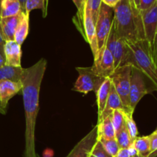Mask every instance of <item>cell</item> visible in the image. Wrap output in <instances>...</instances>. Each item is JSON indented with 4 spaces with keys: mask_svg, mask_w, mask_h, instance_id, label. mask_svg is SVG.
Segmentation results:
<instances>
[{
    "mask_svg": "<svg viewBox=\"0 0 157 157\" xmlns=\"http://www.w3.org/2000/svg\"><path fill=\"white\" fill-rule=\"evenodd\" d=\"M21 12L19 0H0V18L15 16Z\"/></svg>",
    "mask_w": 157,
    "mask_h": 157,
    "instance_id": "obj_20",
    "label": "cell"
},
{
    "mask_svg": "<svg viewBox=\"0 0 157 157\" xmlns=\"http://www.w3.org/2000/svg\"><path fill=\"white\" fill-rule=\"evenodd\" d=\"M5 64V58L2 55L0 54V67Z\"/></svg>",
    "mask_w": 157,
    "mask_h": 157,
    "instance_id": "obj_40",
    "label": "cell"
},
{
    "mask_svg": "<svg viewBox=\"0 0 157 157\" xmlns=\"http://www.w3.org/2000/svg\"><path fill=\"white\" fill-rule=\"evenodd\" d=\"M47 67V61L41 58L31 67L25 68L21 82L25 114V147L24 157H38L35 152V126L39 109V94Z\"/></svg>",
    "mask_w": 157,
    "mask_h": 157,
    "instance_id": "obj_1",
    "label": "cell"
},
{
    "mask_svg": "<svg viewBox=\"0 0 157 157\" xmlns=\"http://www.w3.org/2000/svg\"><path fill=\"white\" fill-rule=\"evenodd\" d=\"M149 138H150V151L153 152L157 150V131L155 130L153 133L149 135Z\"/></svg>",
    "mask_w": 157,
    "mask_h": 157,
    "instance_id": "obj_32",
    "label": "cell"
},
{
    "mask_svg": "<svg viewBox=\"0 0 157 157\" xmlns=\"http://www.w3.org/2000/svg\"><path fill=\"white\" fill-rule=\"evenodd\" d=\"M94 64L91 67L94 73L102 78H109L114 72V60L110 51L104 45L94 57Z\"/></svg>",
    "mask_w": 157,
    "mask_h": 157,
    "instance_id": "obj_10",
    "label": "cell"
},
{
    "mask_svg": "<svg viewBox=\"0 0 157 157\" xmlns=\"http://www.w3.org/2000/svg\"><path fill=\"white\" fill-rule=\"evenodd\" d=\"M133 113H125L124 112V121H125V125L127 130L129 132L130 137L133 140H134L138 136V129L134 120L133 118Z\"/></svg>",
    "mask_w": 157,
    "mask_h": 157,
    "instance_id": "obj_27",
    "label": "cell"
},
{
    "mask_svg": "<svg viewBox=\"0 0 157 157\" xmlns=\"http://www.w3.org/2000/svg\"><path fill=\"white\" fill-rule=\"evenodd\" d=\"M101 3H102L101 0H86V7L90 11L94 22H96Z\"/></svg>",
    "mask_w": 157,
    "mask_h": 157,
    "instance_id": "obj_29",
    "label": "cell"
},
{
    "mask_svg": "<svg viewBox=\"0 0 157 157\" xmlns=\"http://www.w3.org/2000/svg\"><path fill=\"white\" fill-rule=\"evenodd\" d=\"M6 44L4 38H3L2 33L1 29H0V54L4 57V46Z\"/></svg>",
    "mask_w": 157,
    "mask_h": 157,
    "instance_id": "obj_36",
    "label": "cell"
},
{
    "mask_svg": "<svg viewBox=\"0 0 157 157\" xmlns=\"http://www.w3.org/2000/svg\"><path fill=\"white\" fill-rule=\"evenodd\" d=\"M131 72L132 65L125 64L117 68L114 72L109 77L124 105L130 110H131L130 106V87Z\"/></svg>",
    "mask_w": 157,
    "mask_h": 157,
    "instance_id": "obj_4",
    "label": "cell"
},
{
    "mask_svg": "<svg viewBox=\"0 0 157 157\" xmlns=\"http://www.w3.org/2000/svg\"><path fill=\"white\" fill-rule=\"evenodd\" d=\"M72 1L75 3L77 9H78L77 22H75V25H77L78 29H79L81 34L84 35V25H83V23H84V10H85L86 0H72Z\"/></svg>",
    "mask_w": 157,
    "mask_h": 157,
    "instance_id": "obj_25",
    "label": "cell"
},
{
    "mask_svg": "<svg viewBox=\"0 0 157 157\" xmlns=\"http://www.w3.org/2000/svg\"><path fill=\"white\" fill-rule=\"evenodd\" d=\"M111 120L115 131H118L125 125L124 112L121 110H114L111 113Z\"/></svg>",
    "mask_w": 157,
    "mask_h": 157,
    "instance_id": "obj_28",
    "label": "cell"
},
{
    "mask_svg": "<svg viewBox=\"0 0 157 157\" xmlns=\"http://www.w3.org/2000/svg\"><path fill=\"white\" fill-rule=\"evenodd\" d=\"M129 48L126 64L137 68L151 84L152 89L157 91V66L153 61L145 40L133 43L127 42Z\"/></svg>",
    "mask_w": 157,
    "mask_h": 157,
    "instance_id": "obj_3",
    "label": "cell"
},
{
    "mask_svg": "<svg viewBox=\"0 0 157 157\" xmlns=\"http://www.w3.org/2000/svg\"><path fill=\"white\" fill-rule=\"evenodd\" d=\"M98 124V139H113L116 136V131L113 126L111 115L107 117Z\"/></svg>",
    "mask_w": 157,
    "mask_h": 157,
    "instance_id": "obj_21",
    "label": "cell"
},
{
    "mask_svg": "<svg viewBox=\"0 0 157 157\" xmlns=\"http://www.w3.org/2000/svg\"><path fill=\"white\" fill-rule=\"evenodd\" d=\"M157 0H140V12H143L144 11L150 9Z\"/></svg>",
    "mask_w": 157,
    "mask_h": 157,
    "instance_id": "obj_31",
    "label": "cell"
},
{
    "mask_svg": "<svg viewBox=\"0 0 157 157\" xmlns=\"http://www.w3.org/2000/svg\"><path fill=\"white\" fill-rule=\"evenodd\" d=\"M130 4L133 9V12L137 15H140V0H129Z\"/></svg>",
    "mask_w": 157,
    "mask_h": 157,
    "instance_id": "obj_33",
    "label": "cell"
},
{
    "mask_svg": "<svg viewBox=\"0 0 157 157\" xmlns=\"http://www.w3.org/2000/svg\"><path fill=\"white\" fill-rule=\"evenodd\" d=\"M98 140V124L76 144L66 157H89Z\"/></svg>",
    "mask_w": 157,
    "mask_h": 157,
    "instance_id": "obj_11",
    "label": "cell"
},
{
    "mask_svg": "<svg viewBox=\"0 0 157 157\" xmlns=\"http://www.w3.org/2000/svg\"><path fill=\"white\" fill-rule=\"evenodd\" d=\"M105 45L110 51L114 60L115 70L121 66L125 65L129 52L128 46L124 39L117 35L113 28V25Z\"/></svg>",
    "mask_w": 157,
    "mask_h": 157,
    "instance_id": "obj_8",
    "label": "cell"
},
{
    "mask_svg": "<svg viewBox=\"0 0 157 157\" xmlns=\"http://www.w3.org/2000/svg\"><path fill=\"white\" fill-rule=\"evenodd\" d=\"M21 55L22 52L21 45L14 40L6 41L4 46L5 64L14 67H21Z\"/></svg>",
    "mask_w": 157,
    "mask_h": 157,
    "instance_id": "obj_14",
    "label": "cell"
},
{
    "mask_svg": "<svg viewBox=\"0 0 157 157\" xmlns=\"http://www.w3.org/2000/svg\"><path fill=\"white\" fill-rule=\"evenodd\" d=\"M48 0H26L25 6V12L30 15V12L35 9H40L42 12L43 18L48 15Z\"/></svg>",
    "mask_w": 157,
    "mask_h": 157,
    "instance_id": "obj_23",
    "label": "cell"
},
{
    "mask_svg": "<svg viewBox=\"0 0 157 157\" xmlns=\"http://www.w3.org/2000/svg\"><path fill=\"white\" fill-rule=\"evenodd\" d=\"M115 157H130L127 149H120L119 152Z\"/></svg>",
    "mask_w": 157,
    "mask_h": 157,
    "instance_id": "obj_37",
    "label": "cell"
},
{
    "mask_svg": "<svg viewBox=\"0 0 157 157\" xmlns=\"http://www.w3.org/2000/svg\"><path fill=\"white\" fill-rule=\"evenodd\" d=\"M21 12L15 16L1 18L0 19V29L6 41L14 40L15 30L21 18Z\"/></svg>",
    "mask_w": 157,
    "mask_h": 157,
    "instance_id": "obj_16",
    "label": "cell"
},
{
    "mask_svg": "<svg viewBox=\"0 0 157 157\" xmlns=\"http://www.w3.org/2000/svg\"><path fill=\"white\" fill-rule=\"evenodd\" d=\"M0 19H1V18H0Z\"/></svg>",
    "mask_w": 157,
    "mask_h": 157,
    "instance_id": "obj_44",
    "label": "cell"
},
{
    "mask_svg": "<svg viewBox=\"0 0 157 157\" xmlns=\"http://www.w3.org/2000/svg\"><path fill=\"white\" fill-rule=\"evenodd\" d=\"M89 157H111L104 149L101 143L98 140L94 147L92 150Z\"/></svg>",
    "mask_w": 157,
    "mask_h": 157,
    "instance_id": "obj_30",
    "label": "cell"
},
{
    "mask_svg": "<svg viewBox=\"0 0 157 157\" xmlns=\"http://www.w3.org/2000/svg\"><path fill=\"white\" fill-rule=\"evenodd\" d=\"M156 131H157V128H156Z\"/></svg>",
    "mask_w": 157,
    "mask_h": 157,
    "instance_id": "obj_43",
    "label": "cell"
},
{
    "mask_svg": "<svg viewBox=\"0 0 157 157\" xmlns=\"http://www.w3.org/2000/svg\"><path fill=\"white\" fill-rule=\"evenodd\" d=\"M115 139L117 142L120 149H128L133 145V140L130 137L126 125L116 132Z\"/></svg>",
    "mask_w": 157,
    "mask_h": 157,
    "instance_id": "obj_24",
    "label": "cell"
},
{
    "mask_svg": "<svg viewBox=\"0 0 157 157\" xmlns=\"http://www.w3.org/2000/svg\"><path fill=\"white\" fill-rule=\"evenodd\" d=\"M152 58H153L155 64H156L157 66V32L156 34V36H155V38H154V42H153V52H152Z\"/></svg>",
    "mask_w": 157,
    "mask_h": 157,
    "instance_id": "obj_34",
    "label": "cell"
},
{
    "mask_svg": "<svg viewBox=\"0 0 157 157\" xmlns=\"http://www.w3.org/2000/svg\"><path fill=\"white\" fill-rule=\"evenodd\" d=\"M113 10V28L120 38L128 43L144 40L141 16L133 12L129 0H121Z\"/></svg>",
    "mask_w": 157,
    "mask_h": 157,
    "instance_id": "obj_2",
    "label": "cell"
},
{
    "mask_svg": "<svg viewBox=\"0 0 157 157\" xmlns=\"http://www.w3.org/2000/svg\"><path fill=\"white\" fill-rule=\"evenodd\" d=\"M0 113H2V114H6V108L3 107L1 103V101H0Z\"/></svg>",
    "mask_w": 157,
    "mask_h": 157,
    "instance_id": "obj_38",
    "label": "cell"
},
{
    "mask_svg": "<svg viewBox=\"0 0 157 157\" xmlns=\"http://www.w3.org/2000/svg\"><path fill=\"white\" fill-rule=\"evenodd\" d=\"M133 146L136 149L137 154L143 157H148L150 154V141L149 136H137L133 140Z\"/></svg>",
    "mask_w": 157,
    "mask_h": 157,
    "instance_id": "obj_22",
    "label": "cell"
},
{
    "mask_svg": "<svg viewBox=\"0 0 157 157\" xmlns=\"http://www.w3.org/2000/svg\"><path fill=\"white\" fill-rule=\"evenodd\" d=\"M29 14L21 12V18L16 28L14 36V41L21 46L29 35Z\"/></svg>",
    "mask_w": 157,
    "mask_h": 157,
    "instance_id": "obj_18",
    "label": "cell"
},
{
    "mask_svg": "<svg viewBox=\"0 0 157 157\" xmlns=\"http://www.w3.org/2000/svg\"><path fill=\"white\" fill-rule=\"evenodd\" d=\"M83 25H84V38L90 44V49H91L94 58L99 52L96 28H95V22L94 21L93 17L88 9L86 7V6L85 10H84Z\"/></svg>",
    "mask_w": 157,
    "mask_h": 157,
    "instance_id": "obj_12",
    "label": "cell"
},
{
    "mask_svg": "<svg viewBox=\"0 0 157 157\" xmlns=\"http://www.w3.org/2000/svg\"><path fill=\"white\" fill-rule=\"evenodd\" d=\"M76 70L79 73V76L72 90L74 91L79 92L84 94H87L89 92L91 91H94L96 94L99 87L105 80V78L98 76L96 74L94 73L91 67H77Z\"/></svg>",
    "mask_w": 157,
    "mask_h": 157,
    "instance_id": "obj_5",
    "label": "cell"
},
{
    "mask_svg": "<svg viewBox=\"0 0 157 157\" xmlns=\"http://www.w3.org/2000/svg\"><path fill=\"white\" fill-rule=\"evenodd\" d=\"M113 10L112 8L101 3L99 13L95 22L97 38L99 50L102 48L107 42V38L111 31L113 25Z\"/></svg>",
    "mask_w": 157,
    "mask_h": 157,
    "instance_id": "obj_6",
    "label": "cell"
},
{
    "mask_svg": "<svg viewBox=\"0 0 157 157\" xmlns=\"http://www.w3.org/2000/svg\"><path fill=\"white\" fill-rule=\"evenodd\" d=\"M146 79L147 78L137 68L132 66L130 87V109L133 112L140 100L146 94L151 92L147 87Z\"/></svg>",
    "mask_w": 157,
    "mask_h": 157,
    "instance_id": "obj_7",
    "label": "cell"
},
{
    "mask_svg": "<svg viewBox=\"0 0 157 157\" xmlns=\"http://www.w3.org/2000/svg\"><path fill=\"white\" fill-rule=\"evenodd\" d=\"M114 110H122V111L125 112V113H128V112L134 113V112L128 110V109L124 105L123 102L121 101V98L119 97L118 94L117 93L114 87H113V84H112L111 87H110V94H109L108 98H107V103H106V106L105 107H104V110H103L101 115L98 117V123H100L102 120H104V118L111 115L112 112Z\"/></svg>",
    "mask_w": 157,
    "mask_h": 157,
    "instance_id": "obj_13",
    "label": "cell"
},
{
    "mask_svg": "<svg viewBox=\"0 0 157 157\" xmlns=\"http://www.w3.org/2000/svg\"><path fill=\"white\" fill-rule=\"evenodd\" d=\"M98 141L103 146L105 151L111 157H115L120 150L116 139H98Z\"/></svg>",
    "mask_w": 157,
    "mask_h": 157,
    "instance_id": "obj_26",
    "label": "cell"
},
{
    "mask_svg": "<svg viewBox=\"0 0 157 157\" xmlns=\"http://www.w3.org/2000/svg\"><path fill=\"white\" fill-rule=\"evenodd\" d=\"M112 83L110 78H105L104 82L98 89V92L95 94L97 97V104H98V117L101 115L104 107L106 106L107 98H108L109 94H110V87H111Z\"/></svg>",
    "mask_w": 157,
    "mask_h": 157,
    "instance_id": "obj_19",
    "label": "cell"
},
{
    "mask_svg": "<svg viewBox=\"0 0 157 157\" xmlns=\"http://www.w3.org/2000/svg\"><path fill=\"white\" fill-rule=\"evenodd\" d=\"M19 2H20V4H21L22 12H25V6L26 0H19Z\"/></svg>",
    "mask_w": 157,
    "mask_h": 157,
    "instance_id": "obj_39",
    "label": "cell"
},
{
    "mask_svg": "<svg viewBox=\"0 0 157 157\" xmlns=\"http://www.w3.org/2000/svg\"><path fill=\"white\" fill-rule=\"evenodd\" d=\"M134 157H143V156H139V155H138V154H136Z\"/></svg>",
    "mask_w": 157,
    "mask_h": 157,
    "instance_id": "obj_42",
    "label": "cell"
},
{
    "mask_svg": "<svg viewBox=\"0 0 157 157\" xmlns=\"http://www.w3.org/2000/svg\"><path fill=\"white\" fill-rule=\"evenodd\" d=\"M144 40L147 41L152 55L153 42L157 32V1L150 9L140 12Z\"/></svg>",
    "mask_w": 157,
    "mask_h": 157,
    "instance_id": "obj_9",
    "label": "cell"
},
{
    "mask_svg": "<svg viewBox=\"0 0 157 157\" xmlns=\"http://www.w3.org/2000/svg\"><path fill=\"white\" fill-rule=\"evenodd\" d=\"M25 68L22 67L4 64L0 67V81H11L13 82H20L22 78Z\"/></svg>",
    "mask_w": 157,
    "mask_h": 157,
    "instance_id": "obj_17",
    "label": "cell"
},
{
    "mask_svg": "<svg viewBox=\"0 0 157 157\" xmlns=\"http://www.w3.org/2000/svg\"><path fill=\"white\" fill-rule=\"evenodd\" d=\"M21 82H13L11 81H0V101L5 108L7 107L9 101L15 95L21 91Z\"/></svg>",
    "mask_w": 157,
    "mask_h": 157,
    "instance_id": "obj_15",
    "label": "cell"
},
{
    "mask_svg": "<svg viewBox=\"0 0 157 157\" xmlns=\"http://www.w3.org/2000/svg\"><path fill=\"white\" fill-rule=\"evenodd\" d=\"M148 157H157V150H155V151L152 152V153L149 155Z\"/></svg>",
    "mask_w": 157,
    "mask_h": 157,
    "instance_id": "obj_41",
    "label": "cell"
},
{
    "mask_svg": "<svg viewBox=\"0 0 157 157\" xmlns=\"http://www.w3.org/2000/svg\"><path fill=\"white\" fill-rule=\"evenodd\" d=\"M102 1V3L105 4L106 6H109L110 8H114L121 0H101Z\"/></svg>",
    "mask_w": 157,
    "mask_h": 157,
    "instance_id": "obj_35",
    "label": "cell"
}]
</instances>
